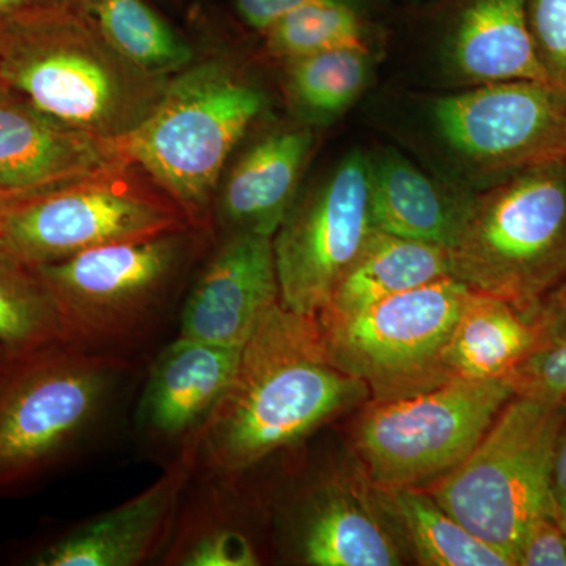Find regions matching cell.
Instances as JSON below:
<instances>
[{
    "label": "cell",
    "instance_id": "1",
    "mask_svg": "<svg viewBox=\"0 0 566 566\" xmlns=\"http://www.w3.org/2000/svg\"><path fill=\"white\" fill-rule=\"evenodd\" d=\"M370 398L327 354L318 316L281 303L241 348L221 403L197 442L196 471L244 475Z\"/></svg>",
    "mask_w": 566,
    "mask_h": 566
},
{
    "label": "cell",
    "instance_id": "2",
    "mask_svg": "<svg viewBox=\"0 0 566 566\" xmlns=\"http://www.w3.org/2000/svg\"><path fill=\"white\" fill-rule=\"evenodd\" d=\"M169 80L137 69L81 7L0 14V84L81 132L120 139L150 115Z\"/></svg>",
    "mask_w": 566,
    "mask_h": 566
},
{
    "label": "cell",
    "instance_id": "3",
    "mask_svg": "<svg viewBox=\"0 0 566 566\" xmlns=\"http://www.w3.org/2000/svg\"><path fill=\"white\" fill-rule=\"evenodd\" d=\"M137 367L66 342L11 357L0 381V495L33 485L98 438Z\"/></svg>",
    "mask_w": 566,
    "mask_h": 566
},
{
    "label": "cell",
    "instance_id": "4",
    "mask_svg": "<svg viewBox=\"0 0 566 566\" xmlns=\"http://www.w3.org/2000/svg\"><path fill=\"white\" fill-rule=\"evenodd\" d=\"M203 233L185 226L32 268L57 307L63 342L136 360L181 308L178 296Z\"/></svg>",
    "mask_w": 566,
    "mask_h": 566
},
{
    "label": "cell",
    "instance_id": "5",
    "mask_svg": "<svg viewBox=\"0 0 566 566\" xmlns=\"http://www.w3.org/2000/svg\"><path fill=\"white\" fill-rule=\"evenodd\" d=\"M264 109L262 88L232 63H191L170 77L155 109L117 139L118 148L205 230L226 164Z\"/></svg>",
    "mask_w": 566,
    "mask_h": 566
},
{
    "label": "cell",
    "instance_id": "6",
    "mask_svg": "<svg viewBox=\"0 0 566 566\" xmlns=\"http://www.w3.org/2000/svg\"><path fill=\"white\" fill-rule=\"evenodd\" d=\"M450 275L532 314L566 281V159L472 191Z\"/></svg>",
    "mask_w": 566,
    "mask_h": 566
},
{
    "label": "cell",
    "instance_id": "7",
    "mask_svg": "<svg viewBox=\"0 0 566 566\" xmlns=\"http://www.w3.org/2000/svg\"><path fill=\"white\" fill-rule=\"evenodd\" d=\"M565 422V400L513 395L474 450L424 490L515 566L527 528L549 513L551 468Z\"/></svg>",
    "mask_w": 566,
    "mask_h": 566
},
{
    "label": "cell",
    "instance_id": "8",
    "mask_svg": "<svg viewBox=\"0 0 566 566\" xmlns=\"http://www.w3.org/2000/svg\"><path fill=\"white\" fill-rule=\"evenodd\" d=\"M513 395L505 378H455L401 397L368 398L354 424V455L375 485L424 488L474 450Z\"/></svg>",
    "mask_w": 566,
    "mask_h": 566
},
{
    "label": "cell",
    "instance_id": "9",
    "mask_svg": "<svg viewBox=\"0 0 566 566\" xmlns=\"http://www.w3.org/2000/svg\"><path fill=\"white\" fill-rule=\"evenodd\" d=\"M424 109L428 139L465 191L566 159V106L545 82L465 87L428 99Z\"/></svg>",
    "mask_w": 566,
    "mask_h": 566
},
{
    "label": "cell",
    "instance_id": "10",
    "mask_svg": "<svg viewBox=\"0 0 566 566\" xmlns=\"http://www.w3.org/2000/svg\"><path fill=\"white\" fill-rule=\"evenodd\" d=\"M471 289L453 277L395 294L364 311L319 318L331 360L370 398L401 397L449 381L442 356Z\"/></svg>",
    "mask_w": 566,
    "mask_h": 566
},
{
    "label": "cell",
    "instance_id": "11",
    "mask_svg": "<svg viewBox=\"0 0 566 566\" xmlns=\"http://www.w3.org/2000/svg\"><path fill=\"white\" fill-rule=\"evenodd\" d=\"M132 167L11 205L0 212V252L36 268L102 245L191 226L166 193L133 180Z\"/></svg>",
    "mask_w": 566,
    "mask_h": 566
},
{
    "label": "cell",
    "instance_id": "12",
    "mask_svg": "<svg viewBox=\"0 0 566 566\" xmlns=\"http://www.w3.org/2000/svg\"><path fill=\"white\" fill-rule=\"evenodd\" d=\"M368 156L349 151L297 196L273 237L281 304L316 316L374 232Z\"/></svg>",
    "mask_w": 566,
    "mask_h": 566
},
{
    "label": "cell",
    "instance_id": "13",
    "mask_svg": "<svg viewBox=\"0 0 566 566\" xmlns=\"http://www.w3.org/2000/svg\"><path fill=\"white\" fill-rule=\"evenodd\" d=\"M285 485L271 493L270 509L275 539L294 564H405L408 553L363 469H312Z\"/></svg>",
    "mask_w": 566,
    "mask_h": 566
},
{
    "label": "cell",
    "instance_id": "14",
    "mask_svg": "<svg viewBox=\"0 0 566 566\" xmlns=\"http://www.w3.org/2000/svg\"><path fill=\"white\" fill-rule=\"evenodd\" d=\"M197 442L166 464L153 485L120 505L85 517L48 538L28 557L33 566H139L161 558L172 538ZM156 562V564H158Z\"/></svg>",
    "mask_w": 566,
    "mask_h": 566
},
{
    "label": "cell",
    "instance_id": "15",
    "mask_svg": "<svg viewBox=\"0 0 566 566\" xmlns=\"http://www.w3.org/2000/svg\"><path fill=\"white\" fill-rule=\"evenodd\" d=\"M279 303L273 238L223 234L182 300L177 337L243 348Z\"/></svg>",
    "mask_w": 566,
    "mask_h": 566
},
{
    "label": "cell",
    "instance_id": "16",
    "mask_svg": "<svg viewBox=\"0 0 566 566\" xmlns=\"http://www.w3.org/2000/svg\"><path fill=\"white\" fill-rule=\"evenodd\" d=\"M241 348L177 337L147 371L136 406V433L148 449L180 455L211 419L232 382Z\"/></svg>",
    "mask_w": 566,
    "mask_h": 566
},
{
    "label": "cell",
    "instance_id": "17",
    "mask_svg": "<svg viewBox=\"0 0 566 566\" xmlns=\"http://www.w3.org/2000/svg\"><path fill=\"white\" fill-rule=\"evenodd\" d=\"M126 166L117 139L73 128L0 87V191L33 196Z\"/></svg>",
    "mask_w": 566,
    "mask_h": 566
},
{
    "label": "cell",
    "instance_id": "18",
    "mask_svg": "<svg viewBox=\"0 0 566 566\" xmlns=\"http://www.w3.org/2000/svg\"><path fill=\"white\" fill-rule=\"evenodd\" d=\"M311 126L273 129L249 145L219 182L212 210L223 234L274 237L300 196L314 147Z\"/></svg>",
    "mask_w": 566,
    "mask_h": 566
},
{
    "label": "cell",
    "instance_id": "19",
    "mask_svg": "<svg viewBox=\"0 0 566 566\" xmlns=\"http://www.w3.org/2000/svg\"><path fill=\"white\" fill-rule=\"evenodd\" d=\"M442 65L463 87L545 82L528 32L526 0H458L442 43Z\"/></svg>",
    "mask_w": 566,
    "mask_h": 566
},
{
    "label": "cell",
    "instance_id": "20",
    "mask_svg": "<svg viewBox=\"0 0 566 566\" xmlns=\"http://www.w3.org/2000/svg\"><path fill=\"white\" fill-rule=\"evenodd\" d=\"M367 156L375 229L449 249L471 191L431 177L395 148H379Z\"/></svg>",
    "mask_w": 566,
    "mask_h": 566
},
{
    "label": "cell",
    "instance_id": "21",
    "mask_svg": "<svg viewBox=\"0 0 566 566\" xmlns=\"http://www.w3.org/2000/svg\"><path fill=\"white\" fill-rule=\"evenodd\" d=\"M244 475L193 469L175 523L172 538L158 565L256 566L262 549L244 526Z\"/></svg>",
    "mask_w": 566,
    "mask_h": 566
},
{
    "label": "cell",
    "instance_id": "22",
    "mask_svg": "<svg viewBox=\"0 0 566 566\" xmlns=\"http://www.w3.org/2000/svg\"><path fill=\"white\" fill-rule=\"evenodd\" d=\"M452 277L449 249L374 229L319 318H338L427 283Z\"/></svg>",
    "mask_w": 566,
    "mask_h": 566
},
{
    "label": "cell",
    "instance_id": "23",
    "mask_svg": "<svg viewBox=\"0 0 566 566\" xmlns=\"http://www.w3.org/2000/svg\"><path fill=\"white\" fill-rule=\"evenodd\" d=\"M532 314L471 290L442 356L446 378H509L534 340Z\"/></svg>",
    "mask_w": 566,
    "mask_h": 566
},
{
    "label": "cell",
    "instance_id": "24",
    "mask_svg": "<svg viewBox=\"0 0 566 566\" xmlns=\"http://www.w3.org/2000/svg\"><path fill=\"white\" fill-rule=\"evenodd\" d=\"M375 485V483H374ZM406 553L424 566H513L439 505L424 488L375 485Z\"/></svg>",
    "mask_w": 566,
    "mask_h": 566
},
{
    "label": "cell",
    "instance_id": "25",
    "mask_svg": "<svg viewBox=\"0 0 566 566\" xmlns=\"http://www.w3.org/2000/svg\"><path fill=\"white\" fill-rule=\"evenodd\" d=\"M283 63L286 103L303 125H329L352 109L374 74L370 48L316 52Z\"/></svg>",
    "mask_w": 566,
    "mask_h": 566
},
{
    "label": "cell",
    "instance_id": "26",
    "mask_svg": "<svg viewBox=\"0 0 566 566\" xmlns=\"http://www.w3.org/2000/svg\"><path fill=\"white\" fill-rule=\"evenodd\" d=\"M87 11L112 46L145 73L172 77L191 65V46L144 0H91Z\"/></svg>",
    "mask_w": 566,
    "mask_h": 566
},
{
    "label": "cell",
    "instance_id": "27",
    "mask_svg": "<svg viewBox=\"0 0 566 566\" xmlns=\"http://www.w3.org/2000/svg\"><path fill=\"white\" fill-rule=\"evenodd\" d=\"M63 342L61 316L32 268L0 252V344L11 357Z\"/></svg>",
    "mask_w": 566,
    "mask_h": 566
},
{
    "label": "cell",
    "instance_id": "28",
    "mask_svg": "<svg viewBox=\"0 0 566 566\" xmlns=\"http://www.w3.org/2000/svg\"><path fill=\"white\" fill-rule=\"evenodd\" d=\"M268 55L275 61L316 52L368 48L367 24L353 0H316L286 14L263 33Z\"/></svg>",
    "mask_w": 566,
    "mask_h": 566
},
{
    "label": "cell",
    "instance_id": "29",
    "mask_svg": "<svg viewBox=\"0 0 566 566\" xmlns=\"http://www.w3.org/2000/svg\"><path fill=\"white\" fill-rule=\"evenodd\" d=\"M532 318L534 340L506 379L515 395L566 401V281L543 297Z\"/></svg>",
    "mask_w": 566,
    "mask_h": 566
},
{
    "label": "cell",
    "instance_id": "30",
    "mask_svg": "<svg viewBox=\"0 0 566 566\" xmlns=\"http://www.w3.org/2000/svg\"><path fill=\"white\" fill-rule=\"evenodd\" d=\"M526 14L545 84L566 106V0H526Z\"/></svg>",
    "mask_w": 566,
    "mask_h": 566
},
{
    "label": "cell",
    "instance_id": "31",
    "mask_svg": "<svg viewBox=\"0 0 566 566\" xmlns=\"http://www.w3.org/2000/svg\"><path fill=\"white\" fill-rule=\"evenodd\" d=\"M520 566H566V535L547 513L527 528L516 553Z\"/></svg>",
    "mask_w": 566,
    "mask_h": 566
},
{
    "label": "cell",
    "instance_id": "32",
    "mask_svg": "<svg viewBox=\"0 0 566 566\" xmlns=\"http://www.w3.org/2000/svg\"><path fill=\"white\" fill-rule=\"evenodd\" d=\"M312 2L316 0H233V6L240 20L263 35L286 14Z\"/></svg>",
    "mask_w": 566,
    "mask_h": 566
},
{
    "label": "cell",
    "instance_id": "33",
    "mask_svg": "<svg viewBox=\"0 0 566 566\" xmlns=\"http://www.w3.org/2000/svg\"><path fill=\"white\" fill-rule=\"evenodd\" d=\"M551 494L566 510V422L558 434L551 468Z\"/></svg>",
    "mask_w": 566,
    "mask_h": 566
},
{
    "label": "cell",
    "instance_id": "34",
    "mask_svg": "<svg viewBox=\"0 0 566 566\" xmlns=\"http://www.w3.org/2000/svg\"><path fill=\"white\" fill-rule=\"evenodd\" d=\"M91 0H0V14L44 6H76L87 11Z\"/></svg>",
    "mask_w": 566,
    "mask_h": 566
},
{
    "label": "cell",
    "instance_id": "35",
    "mask_svg": "<svg viewBox=\"0 0 566 566\" xmlns=\"http://www.w3.org/2000/svg\"><path fill=\"white\" fill-rule=\"evenodd\" d=\"M549 515L556 520V523L562 527V531H564L566 535V510L564 506L558 505L557 502L554 501V497H551Z\"/></svg>",
    "mask_w": 566,
    "mask_h": 566
},
{
    "label": "cell",
    "instance_id": "36",
    "mask_svg": "<svg viewBox=\"0 0 566 566\" xmlns=\"http://www.w3.org/2000/svg\"><path fill=\"white\" fill-rule=\"evenodd\" d=\"M36 196V193H33ZM25 197H31L29 193H11V192H2L0 191V212L10 208L11 205L20 202V200L25 199Z\"/></svg>",
    "mask_w": 566,
    "mask_h": 566
},
{
    "label": "cell",
    "instance_id": "37",
    "mask_svg": "<svg viewBox=\"0 0 566 566\" xmlns=\"http://www.w3.org/2000/svg\"><path fill=\"white\" fill-rule=\"evenodd\" d=\"M10 353L3 348V345L0 344V381H2L3 375H6L7 367L10 364Z\"/></svg>",
    "mask_w": 566,
    "mask_h": 566
}]
</instances>
